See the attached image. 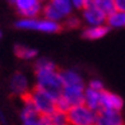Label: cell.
Returning <instances> with one entry per match:
<instances>
[{
    "label": "cell",
    "mask_w": 125,
    "mask_h": 125,
    "mask_svg": "<svg viewBox=\"0 0 125 125\" xmlns=\"http://www.w3.org/2000/svg\"><path fill=\"white\" fill-rule=\"evenodd\" d=\"M82 24V22L79 18H77V17L74 15H69V17H66L65 21H64V23H61L62 26V30H75V28H79Z\"/></svg>",
    "instance_id": "19"
},
{
    "label": "cell",
    "mask_w": 125,
    "mask_h": 125,
    "mask_svg": "<svg viewBox=\"0 0 125 125\" xmlns=\"http://www.w3.org/2000/svg\"><path fill=\"white\" fill-rule=\"evenodd\" d=\"M17 28L22 30H37L41 32L55 33L62 31V26L59 22H52L49 19H37V18H22L15 23Z\"/></svg>",
    "instance_id": "3"
},
{
    "label": "cell",
    "mask_w": 125,
    "mask_h": 125,
    "mask_svg": "<svg viewBox=\"0 0 125 125\" xmlns=\"http://www.w3.org/2000/svg\"><path fill=\"white\" fill-rule=\"evenodd\" d=\"M42 14L45 17V19H49V21H52V22H59L64 18V17L61 15V13L50 1L45 4V7L42 8Z\"/></svg>",
    "instance_id": "13"
},
{
    "label": "cell",
    "mask_w": 125,
    "mask_h": 125,
    "mask_svg": "<svg viewBox=\"0 0 125 125\" xmlns=\"http://www.w3.org/2000/svg\"><path fill=\"white\" fill-rule=\"evenodd\" d=\"M115 1V8L119 12H125V0H114Z\"/></svg>",
    "instance_id": "22"
},
{
    "label": "cell",
    "mask_w": 125,
    "mask_h": 125,
    "mask_svg": "<svg viewBox=\"0 0 125 125\" xmlns=\"http://www.w3.org/2000/svg\"><path fill=\"white\" fill-rule=\"evenodd\" d=\"M66 120L69 125H94L96 112L84 104L72 106L66 112Z\"/></svg>",
    "instance_id": "4"
},
{
    "label": "cell",
    "mask_w": 125,
    "mask_h": 125,
    "mask_svg": "<svg viewBox=\"0 0 125 125\" xmlns=\"http://www.w3.org/2000/svg\"><path fill=\"white\" fill-rule=\"evenodd\" d=\"M0 38H1V32H0Z\"/></svg>",
    "instance_id": "24"
},
{
    "label": "cell",
    "mask_w": 125,
    "mask_h": 125,
    "mask_svg": "<svg viewBox=\"0 0 125 125\" xmlns=\"http://www.w3.org/2000/svg\"><path fill=\"white\" fill-rule=\"evenodd\" d=\"M27 94L33 106L36 107V110L38 111V114L43 116H50L52 112L56 111V100L51 97L45 91L40 89L37 86H35L31 91H28Z\"/></svg>",
    "instance_id": "2"
},
{
    "label": "cell",
    "mask_w": 125,
    "mask_h": 125,
    "mask_svg": "<svg viewBox=\"0 0 125 125\" xmlns=\"http://www.w3.org/2000/svg\"><path fill=\"white\" fill-rule=\"evenodd\" d=\"M35 74L37 81L36 86L40 89L45 91L55 100L60 97L62 93L64 84H62V81L59 74V69L55 65V62L45 58L38 59L35 62Z\"/></svg>",
    "instance_id": "1"
},
{
    "label": "cell",
    "mask_w": 125,
    "mask_h": 125,
    "mask_svg": "<svg viewBox=\"0 0 125 125\" xmlns=\"http://www.w3.org/2000/svg\"><path fill=\"white\" fill-rule=\"evenodd\" d=\"M92 4L94 5L98 10H101L105 15H110L116 10L115 8V1L114 0H91Z\"/></svg>",
    "instance_id": "14"
},
{
    "label": "cell",
    "mask_w": 125,
    "mask_h": 125,
    "mask_svg": "<svg viewBox=\"0 0 125 125\" xmlns=\"http://www.w3.org/2000/svg\"><path fill=\"white\" fill-rule=\"evenodd\" d=\"M82 12H83L84 21H86L88 24H91V27L104 24V22H106V19H107V15H105L101 10H98L96 8L91 0H88L86 8H84Z\"/></svg>",
    "instance_id": "6"
},
{
    "label": "cell",
    "mask_w": 125,
    "mask_h": 125,
    "mask_svg": "<svg viewBox=\"0 0 125 125\" xmlns=\"http://www.w3.org/2000/svg\"><path fill=\"white\" fill-rule=\"evenodd\" d=\"M110 27L107 24H101V26H93L88 27L83 31V37L87 40H98L101 37H104L107 32H109Z\"/></svg>",
    "instance_id": "12"
},
{
    "label": "cell",
    "mask_w": 125,
    "mask_h": 125,
    "mask_svg": "<svg viewBox=\"0 0 125 125\" xmlns=\"http://www.w3.org/2000/svg\"><path fill=\"white\" fill-rule=\"evenodd\" d=\"M8 1H9V3H10V4H13V5H14V4H15V0H8Z\"/></svg>",
    "instance_id": "23"
},
{
    "label": "cell",
    "mask_w": 125,
    "mask_h": 125,
    "mask_svg": "<svg viewBox=\"0 0 125 125\" xmlns=\"http://www.w3.org/2000/svg\"><path fill=\"white\" fill-rule=\"evenodd\" d=\"M14 54H15L17 58H19V59L30 60V59H33L37 55V50L27 47L24 45H15L14 46Z\"/></svg>",
    "instance_id": "15"
},
{
    "label": "cell",
    "mask_w": 125,
    "mask_h": 125,
    "mask_svg": "<svg viewBox=\"0 0 125 125\" xmlns=\"http://www.w3.org/2000/svg\"><path fill=\"white\" fill-rule=\"evenodd\" d=\"M49 119H50L51 125H64V124H68L66 114L65 112H61L59 110H56L55 112L51 114V115L49 116Z\"/></svg>",
    "instance_id": "18"
},
{
    "label": "cell",
    "mask_w": 125,
    "mask_h": 125,
    "mask_svg": "<svg viewBox=\"0 0 125 125\" xmlns=\"http://www.w3.org/2000/svg\"><path fill=\"white\" fill-rule=\"evenodd\" d=\"M100 97H101V92L94 91V89H91V88L87 87L86 89H84V101H83V104L92 111L97 112L101 109Z\"/></svg>",
    "instance_id": "11"
},
{
    "label": "cell",
    "mask_w": 125,
    "mask_h": 125,
    "mask_svg": "<svg viewBox=\"0 0 125 125\" xmlns=\"http://www.w3.org/2000/svg\"><path fill=\"white\" fill-rule=\"evenodd\" d=\"M84 87H64L61 96L64 97L70 106L82 105L84 101Z\"/></svg>",
    "instance_id": "8"
},
{
    "label": "cell",
    "mask_w": 125,
    "mask_h": 125,
    "mask_svg": "<svg viewBox=\"0 0 125 125\" xmlns=\"http://www.w3.org/2000/svg\"><path fill=\"white\" fill-rule=\"evenodd\" d=\"M10 89L13 93L19 94L21 97L28 92V81L24 74H22L19 72L14 73L12 79H10Z\"/></svg>",
    "instance_id": "9"
},
{
    "label": "cell",
    "mask_w": 125,
    "mask_h": 125,
    "mask_svg": "<svg viewBox=\"0 0 125 125\" xmlns=\"http://www.w3.org/2000/svg\"><path fill=\"white\" fill-rule=\"evenodd\" d=\"M70 3H72V7H74L75 9L83 10L84 8H86L88 0H70Z\"/></svg>",
    "instance_id": "21"
},
{
    "label": "cell",
    "mask_w": 125,
    "mask_h": 125,
    "mask_svg": "<svg viewBox=\"0 0 125 125\" xmlns=\"http://www.w3.org/2000/svg\"><path fill=\"white\" fill-rule=\"evenodd\" d=\"M101 109L100 110H112V111H120L123 109L124 101L120 96H117L109 91H102L100 97Z\"/></svg>",
    "instance_id": "7"
},
{
    "label": "cell",
    "mask_w": 125,
    "mask_h": 125,
    "mask_svg": "<svg viewBox=\"0 0 125 125\" xmlns=\"http://www.w3.org/2000/svg\"><path fill=\"white\" fill-rule=\"evenodd\" d=\"M50 3L61 13V15L64 17H69L72 14V3L70 0H50Z\"/></svg>",
    "instance_id": "17"
},
{
    "label": "cell",
    "mask_w": 125,
    "mask_h": 125,
    "mask_svg": "<svg viewBox=\"0 0 125 125\" xmlns=\"http://www.w3.org/2000/svg\"><path fill=\"white\" fill-rule=\"evenodd\" d=\"M88 88L91 89H94V91H98V92H102L105 88H104V84H102L101 81H97V79H93L88 83Z\"/></svg>",
    "instance_id": "20"
},
{
    "label": "cell",
    "mask_w": 125,
    "mask_h": 125,
    "mask_svg": "<svg viewBox=\"0 0 125 125\" xmlns=\"http://www.w3.org/2000/svg\"><path fill=\"white\" fill-rule=\"evenodd\" d=\"M14 7L23 18H36L42 12L41 1L38 0H15Z\"/></svg>",
    "instance_id": "5"
},
{
    "label": "cell",
    "mask_w": 125,
    "mask_h": 125,
    "mask_svg": "<svg viewBox=\"0 0 125 125\" xmlns=\"http://www.w3.org/2000/svg\"><path fill=\"white\" fill-rule=\"evenodd\" d=\"M64 125H69V124H64Z\"/></svg>",
    "instance_id": "26"
},
{
    "label": "cell",
    "mask_w": 125,
    "mask_h": 125,
    "mask_svg": "<svg viewBox=\"0 0 125 125\" xmlns=\"http://www.w3.org/2000/svg\"><path fill=\"white\" fill-rule=\"evenodd\" d=\"M106 23L109 27H125V12L115 10L110 15H107Z\"/></svg>",
    "instance_id": "16"
},
{
    "label": "cell",
    "mask_w": 125,
    "mask_h": 125,
    "mask_svg": "<svg viewBox=\"0 0 125 125\" xmlns=\"http://www.w3.org/2000/svg\"><path fill=\"white\" fill-rule=\"evenodd\" d=\"M64 87H84L82 77L74 70H59Z\"/></svg>",
    "instance_id": "10"
},
{
    "label": "cell",
    "mask_w": 125,
    "mask_h": 125,
    "mask_svg": "<svg viewBox=\"0 0 125 125\" xmlns=\"http://www.w3.org/2000/svg\"><path fill=\"white\" fill-rule=\"evenodd\" d=\"M38 1H45V0H38Z\"/></svg>",
    "instance_id": "25"
}]
</instances>
